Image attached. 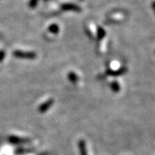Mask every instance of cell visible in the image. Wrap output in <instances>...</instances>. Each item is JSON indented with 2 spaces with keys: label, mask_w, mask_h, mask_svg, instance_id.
<instances>
[{
  "label": "cell",
  "mask_w": 155,
  "mask_h": 155,
  "mask_svg": "<svg viewBox=\"0 0 155 155\" xmlns=\"http://www.w3.org/2000/svg\"><path fill=\"white\" fill-rule=\"evenodd\" d=\"M68 78L72 83H76L78 82V77L74 72H70L68 74Z\"/></svg>",
  "instance_id": "8992f818"
},
{
  "label": "cell",
  "mask_w": 155,
  "mask_h": 155,
  "mask_svg": "<svg viewBox=\"0 0 155 155\" xmlns=\"http://www.w3.org/2000/svg\"><path fill=\"white\" fill-rule=\"evenodd\" d=\"M97 33H98V38L99 39L104 38V37L105 36V31L102 29V28H99V29H98Z\"/></svg>",
  "instance_id": "30bf717a"
},
{
  "label": "cell",
  "mask_w": 155,
  "mask_h": 155,
  "mask_svg": "<svg viewBox=\"0 0 155 155\" xmlns=\"http://www.w3.org/2000/svg\"><path fill=\"white\" fill-rule=\"evenodd\" d=\"M126 72V68H122L120 69H118V70H116V71H113V70H108V74L111 76H119V75H121L123 74L124 73Z\"/></svg>",
  "instance_id": "277c9868"
},
{
  "label": "cell",
  "mask_w": 155,
  "mask_h": 155,
  "mask_svg": "<svg viewBox=\"0 0 155 155\" xmlns=\"http://www.w3.org/2000/svg\"><path fill=\"white\" fill-rule=\"evenodd\" d=\"M78 148H79L80 154L81 155H88L87 148H86V142L84 140H80L78 142Z\"/></svg>",
  "instance_id": "3957f363"
},
{
  "label": "cell",
  "mask_w": 155,
  "mask_h": 155,
  "mask_svg": "<svg viewBox=\"0 0 155 155\" xmlns=\"http://www.w3.org/2000/svg\"><path fill=\"white\" fill-rule=\"evenodd\" d=\"M5 56V52L3 51H0V61L3 59Z\"/></svg>",
  "instance_id": "8fae6325"
},
{
  "label": "cell",
  "mask_w": 155,
  "mask_h": 155,
  "mask_svg": "<svg viewBox=\"0 0 155 155\" xmlns=\"http://www.w3.org/2000/svg\"><path fill=\"white\" fill-rule=\"evenodd\" d=\"M63 9L64 10H79V8L77 7L74 5H65V6H63Z\"/></svg>",
  "instance_id": "9c48e42d"
},
{
  "label": "cell",
  "mask_w": 155,
  "mask_h": 155,
  "mask_svg": "<svg viewBox=\"0 0 155 155\" xmlns=\"http://www.w3.org/2000/svg\"><path fill=\"white\" fill-rule=\"evenodd\" d=\"M111 88H112V90L116 93L118 92V91H120V84L116 82V81H114V82H112V83H111Z\"/></svg>",
  "instance_id": "52a82bcc"
},
{
  "label": "cell",
  "mask_w": 155,
  "mask_h": 155,
  "mask_svg": "<svg viewBox=\"0 0 155 155\" xmlns=\"http://www.w3.org/2000/svg\"><path fill=\"white\" fill-rule=\"evenodd\" d=\"M10 142H11L14 144H20V143H24L29 142V139H25V138H19L17 136L10 137Z\"/></svg>",
  "instance_id": "5b68a950"
},
{
  "label": "cell",
  "mask_w": 155,
  "mask_h": 155,
  "mask_svg": "<svg viewBox=\"0 0 155 155\" xmlns=\"http://www.w3.org/2000/svg\"><path fill=\"white\" fill-rule=\"evenodd\" d=\"M14 55L17 58L26 59H33L37 57V55L34 52L32 51H15L14 52Z\"/></svg>",
  "instance_id": "6da1fadb"
},
{
  "label": "cell",
  "mask_w": 155,
  "mask_h": 155,
  "mask_svg": "<svg viewBox=\"0 0 155 155\" xmlns=\"http://www.w3.org/2000/svg\"><path fill=\"white\" fill-rule=\"evenodd\" d=\"M48 29L51 33H55V34L59 33V26H58L57 25H51V26L49 27Z\"/></svg>",
  "instance_id": "ba28073f"
},
{
  "label": "cell",
  "mask_w": 155,
  "mask_h": 155,
  "mask_svg": "<svg viewBox=\"0 0 155 155\" xmlns=\"http://www.w3.org/2000/svg\"><path fill=\"white\" fill-rule=\"evenodd\" d=\"M54 101L52 99H49V100L46 101L45 103L41 104L39 107V111L41 112H45L47 110H48L49 108H51V106L53 104Z\"/></svg>",
  "instance_id": "7a4b0ae2"
}]
</instances>
